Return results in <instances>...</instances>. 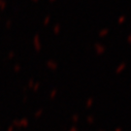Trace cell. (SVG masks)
Segmentation results:
<instances>
[{
    "instance_id": "cell-9",
    "label": "cell",
    "mask_w": 131,
    "mask_h": 131,
    "mask_svg": "<svg viewBox=\"0 0 131 131\" xmlns=\"http://www.w3.org/2000/svg\"><path fill=\"white\" fill-rule=\"evenodd\" d=\"M127 42H128L129 44H131V34L128 35V37H127Z\"/></svg>"
},
{
    "instance_id": "cell-10",
    "label": "cell",
    "mask_w": 131,
    "mask_h": 131,
    "mask_svg": "<svg viewBox=\"0 0 131 131\" xmlns=\"http://www.w3.org/2000/svg\"><path fill=\"white\" fill-rule=\"evenodd\" d=\"M9 56H10V57H13V56H14V53H9Z\"/></svg>"
},
{
    "instance_id": "cell-5",
    "label": "cell",
    "mask_w": 131,
    "mask_h": 131,
    "mask_svg": "<svg viewBox=\"0 0 131 131\" xmlns=\"http://www.w3.org/2000/svg\"><path fill=\"white\" fill-rule=\"evenodd\" d=\"M50 21H51V16H47V17L44 19V20H43V24L46 26V25H48V24L50 23Z\"/></svg>"
},
{
    "instance_id": "cell-4",
    "label": "cell",
    "mask_w": 131,
    "mask_h": 131,
    "mask_svg": "<svg viewBox=\"0 0 131 131\" xmlns=\"http://www.w3.org/2000/svg\"><path fill=\"white\" fill-rule=\"evenodd\" d=\"M7 6V2L5 1V0H0V10H4L5 8Z\"/></svg>"
},
{
    "instance_id": "cell-3",
    "label": "cell",
    "mask_w": 131,
    "mask_h": 131,
    "mask_svg": "<svg viewBox=\"0 0 131 131\" xmlns=\"http://www.w3.org/2000/svg\"><path fill=\"white\" fill-rule=\"evenodd\" d=\"M53 32H54V34H58L59 32H60V24H55L54 27H53Z\"/></svg>"
},
{
    "instance_id": "cell-6",
    "label": "cell",
    "mask_w": 131,
    "mask_h": 131,
    "mask_svg": "<svg viewBox=\"0 0 131 131\" xmlns=\"http://www.w3.org/2000/svg\"><path fill=\"white\" fill-rule=\"evenodd\" d=\"M108 32H109V29H108V28H105V29H103V30H101V31L99 32V36H100V37H103V36H105V35H107Z\"/></svg>"
},
{
    "instance_id": "cell-12",
    "label": "cell",
    "mask_w": 131,
    "mask_h": 131,
    "mask_svg": "<svg viewBox=\"0 0 131 131\" xmlns=\"http://www.w3.org/2000/svg\"><path fill=\"white\" fill-rule=\"evenodd\" d=\"M50 2H53V1H55V0H49Z\"/></svg>"
},
{
    "instance_id": "cell-8",
    "label": "cell",
    "mask_w": 131,
    "mask_h": 131,
    "mask_svg": "<svg viewBox=\"0 0 131 131\" xmlns=\"http://www.w3.org/2000/svg\"><path fill=\"white\" fill-rule=\"evenodd\" d=\"M124 20H125V17L124 16H121V17H119V23H122L124 21Z\"/></svg>"
},
{
    "instance_id": "cell-7",
    "label": "cell",
    "mask_w": 131,
    "mask_h": 131,
    "mask_svg": "<svg viewBox=\"0 0 131 131\" xmlns=\"http://www.w3.org/2000/svg\"><path fill=\"white\" fill-rule=\"evenodd\" d=\"M12 23H13V22H12L11 20H8L6 21V27H7V28H10V27L12 26Z\"/></svg>"
},
{
    "instance_id": "cell-11",
    "label": "cell",
    "mask_w": 131,
    "mask_h": 131,
    "mask_svg": "<svg viewBox=\"0 0 131 131\" xmlns=\"http://www.w3.org/2000/svg\"><path fill=\"white\" fill-rule=\"evenodd\" d=\"M31 1H34V2H38L39 0H31Z\"/></svg>"
},
{
    "instance_id": "cell-1",
    "label": "cell",
    "mask_w": 131,
    "mask_h": 131,
    "mask_svg": "<svg viewBox=\"0 0 131 131\" xmlns=\"http://www.w3.org/2000/svg\"><path fill=\"white\" fill-rule=\"evenodd\" d=\"M33 47L36 51H41V49H42V44H41V40H40V36L38 34L34 35L33 37Z\"/></svg>"
},
{
    "instance_id": "cell-2",
    "label": "cell",
    "mask_w": 131,
    "mask_h": 131,
    "mask_svg": "<svg viewBox=\"0 0 131 131\" xmlns=\"http://www.w3.org/2000/svg\"><path fill=\"white\" fill-rule=\"evenodd\" d=\"M95 50H96V53H98V54H101V53H103L104 52H105V48H104V46H102V45H100V44H95Z\"/></svg>"
}]
</instances>
